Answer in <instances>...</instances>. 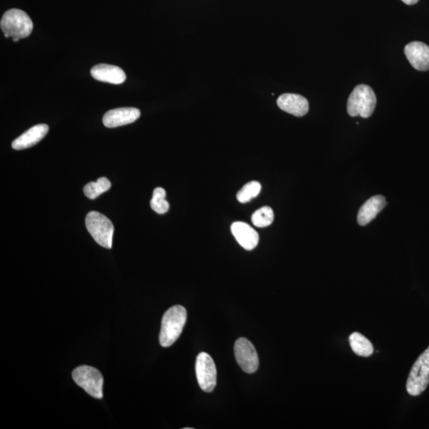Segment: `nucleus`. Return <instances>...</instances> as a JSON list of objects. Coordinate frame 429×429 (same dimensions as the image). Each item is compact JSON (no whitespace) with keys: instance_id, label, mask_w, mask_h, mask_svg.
Masks as SVG:
<instances>
[{"instance_id":"20e7f679","label":"nucleus","mask_w":429,"mask_h":429,"mask_svg":"<svg viewBox=\"0 0 429 429\" xmlns=\"http://www.w3.org/2000/svg\"><path fill=\"white\" fill-rule=\"evenodd\" d=\"M87 229L100 246L111 249L113 248L114 226L104 215L97 211H90L86 219Z\"/></svg>"},{"instance_id":"a211bd4d","label":"nucleus","mask_w":429,"mask_h":429,"mask_svg":"<svg viewBox=\"0 0 429 429\" xmlns=\"http://www.w3.org/2000/svg\"><path fill=\"white\" fill-rule=\"evenodd\" d=\"M166 193L163 188H156L153 193V197L150 200L152 209L158 214L163 215L170 209V204L165 200Z\"/></svg>"},{"instance_id":"dca6fc26","label":"nucleus","mask_w":429,"mask_h":429,"mask_svg":"<svg viewBox=\"0 0 429 429\" xmlns=\"http://www.w3.org/2000/svg\"><path fill=\"white\" fill-rule=\"evenodd\" d=\"M349 342L354 353L362 357H369L374 353V347L369 339L359 332L350 334Z\"/></svg>"},{"instance_id":"39448f33","label":"nucleus","mask_w":429,"mask_h":429,"mask_svg":"<svg viewBox=\"0 0 429 429\" xmlns=\"http://www.w3.org/2000/svg\"><path fill=\"white\" fill-rule=\"evenodd\" d=\"M429 384V347L416 359L406 382V389L411 396H419Z\"/></svg>"},{"instance_id":"9d476101","label":"nucleus","mask_w":429,"mask_h":429,"mask_svg":"<svg viewBox=\"0 0 429 429\" xmlns=\"http://www.w3.org/2000/svg\"><path fill=\"white\" fill-rule=\"evenodd\" d=\"M405 54L414 68L429 70V47L421 42H412L405 47Z\"/></svg>"},{"instance_id":"aec40b11","label":"nucleus","mask_w":429,"mask_h":429,"mask_svg":"<svg viewBox=\"0 0 429 429\" xmlns=\"http://www.w3.org/2000/svg\"><path fill=\"white\" fill-rule=\"evenodd\" d=\"M261 186L258 181H250L245 185L237 193V200L241 203L249 202L258 196Z\"/></svg>"},{"instance_id":"1a4fd4ad","label":"nucleus","mask_w":429,"mask_h":429,"mask_svg":"<svg viewBox=\"0 0 429 429\" xmlns=\"http://www.w3.org/2000/svg\"><path fill=\"white\" fill-rule=\"evenodd\" d=\"M141 113L136 108H120L110 110L104 115L103 122L105 127L115 128L132 124L136 122Z\"/></svg>"},{"instance_id":"4468645a","label":"nucleus","mask_w":429,"mask_h":429,"mask_svg":"<svg viewBox=\"0 0 429 429\" xmlns=\"http://www.w3.org/2000/svg\"><path fill=\"white\" fill-rule=\"evenodd\" d=\"M49 131L47 124H38L30 128L13 141V148L16 150L25 149L35 146L46 137Z\"/></svg>"},{"instance_id":"f03ea898","label":"nucleus","mask_w":429,"mask_h":429,"mask_svg":"<svg viewBox=\"0 0 429 429\" xmlns=\"http://www.w3.org/2000/svg\"><path fill=\"white\" fill-rule=\"evenodd\" d=\"M377 104L376 95L369 86L359 85L354 88L348 100V113L352 117L369 118Z\"/></svg>"},{"instance_id":"0eeeda50","label":"nucleus","mask_w":429,"mask_h":429,"mask_svg":"<svg viewBox=\"0 0 429 429\" xmlns=\"http://www.w3.org/2000/svg\"><path fill=\"white\" fill-rule=\"evenodd\" d=\"M236 359L241 369L253 374L259 369V359L257 352L252 342L246 338H239L234 347Z\"/></svg>"},{"instance_id":"4be33fe9","label":"nucleus","mask_w":429,"mask_h":429,"mask_svg":"<svg viewBox=\"0 0 429 429\" xmlns=\"http://www.w3.org/2000/svg\"><path fill=\"white\" fill-rule=\"evenodd\" d=\"M19 38H13V42H19Z\"/></svg>"},{"instance_id":"f8f14e48","label":"nucleus","mask_w":429,"mask_h":429,"mask_svg":"<svg viewBox=\"0 0 429 429\" xmlns=\"http://www.w3.org/2000/svg\"><path fill=\"white\" fill-rule=\"evenodd\" d=\"M91 75L97 81L114 85H120L127 78L124 71L120 67L108 64L95 65L91 70Z\"/></svg>"},{"instance_id":"7ed1b4c3","label":"nucleus","mask_w":429,"mask_h":429,"mask_svg":"<svg viewBox=\"0 0 429 429\" xmlns=\"http://www.w3.org/2000/svg\"><path fill=\"white\" fill-rule=\"evenodd\" d=\"M0 27L4 35L13 38H25L30 36L33 25L31 19L25 11L10 9L6 11L0 22Z\"/></svg>"},{"instance_id":"9b49d317","label":"nucleus","mask_w":429,"mask_h":429,"mask_svg":"<svg viewBox=\"0 0 429 429\" xmlns=\"http://www.w3.org/2000/svg\"><path fill=\"white\" fill-rule=\"evenodd\" d=\"M277 104L282 111L297 117L305 115L309 109L307 99L298 94H283L277 99Z\"/></svg>"},{"instance_id":"ddd939ff","label":"nucleus","mask_w":429,"mask_h":429,"mask_svg":"<svg viewBox=\"0 0 429 429\" xmlns=\"http://www.w3.org/2000/svg\"><path fill=\"white\" fill-rule=\"evenodd\" d=\"M232 232L237 242L244 249L252 250L257 247L259 241V234L246 222H234L232 225Z\"/></svg>"},{"instance_id":"2eb2a0df","label":"nucleus","mask_w":429,"mask_h":429,"mask_svg":"<svg viewBox=\"0 0 429 429\" xmlns=\"http://www.w3.org/2000/svg\"><path fill=\"white\" fill-rule=\"evenodd\" d=\"M387 204V200L381 195H378L366 200L359 209L357 220L360 226H366L380 213Z\"/></svg>"},{"instance_id":"6ab92c4d","label":"nucleus","mask_w":429,"mask_h":429,"mask_svg":"<svg viewBox=\"0 0 429 429\" xmlns=\"http://www.w3.org/2000/svg\"><path fill=\"white\" fill-rule=\"evenodd\" d=\"M274 219V211L270 207L261 208L254 211L252 216L253 225L258 227H266L271 225Z\"/></svg>"},{"instance_id":"f257e3e1","label":"nucleus","mask_w":429,"mask_h":429,"mask_svg":"<svg viewBox=\"0 0 429 429\" xmlns=\"http://www.w3.org/2000/svg\"><path fill=\"white\" fill-rule=\"evenodd\" d=\"M187 320V311L181 305L172 306L165 311L161 321L159 341L163 348L170 347L182 333Z\"/></svg>"},{"instance_id":"f3484780","label":"nucleus","mask_w":429,"mask_h":429,"mask_svg":"<svg viewBox=\"0 0 429 429\" xmlns=\"http://www.w3.org/2000/svg\"><path fill=\"white\" fill-rule=\"evenodd\" d=\"M111 184L108 178L100 177L97 182H90L83 188V193L90 200L97 198L102 193L109 191Z\"/></svg>"},{"instance_id":"6e6552de","label":"nucleus","mask_w":429,"mask_h":429,"mask_svg":"<svg viewBox=\"0 0 429 429\" xmlns=\"http://www.w3.org/2000/svg\"><path fill=\"white\" fill-rule=\"evenodd\" d=\"M196 373L200 388L211 393L216 386V367L213 358L205 353H200L197 358Z\"/></svg>"},{"instance_id":"412c9836","label":"nucleus","mask_w":429,"mask_h":429,"mask_svg":"<svg viewBox=\"0 0 429 429\" xmlns=\"http://www.w3.org/2000/svg\"><path fill=\"white\" fill-rule=\"evenodd\" d=\"M402 1L407 5H414L419 2V0H402Z\"/></svg>"},{"instance_id":"423d86ee","label":"nucleus","mask_w":429,"mask_h":429,"mask_svg":"<svg viewBox=\"0 0 429 429\" xmlns=\"http://www.w3.org/2000/svg\"><path fill=\"white\" fill-rule=\"evenodd\" d=\"M72 378L78 386L92 397L102 399L104 378L97 369L89 366H80L72 371Z\"/></svg>"}]
</instances>
